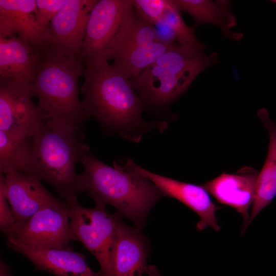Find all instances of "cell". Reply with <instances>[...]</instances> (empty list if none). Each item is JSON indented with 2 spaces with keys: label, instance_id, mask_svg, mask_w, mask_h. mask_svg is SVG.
Returning a JSON list of instances; mask_svg holds the SVG:
<instances>
[{
  "label": "cell",
  "instance_id": "6da1fadb",
  "mask_svg": "<svg viewBox=\"0 0 276 276\" xmlns=\"http://www.w3.org/2000/svg\"><path fill=\"white\" fill-rule=\"evenodd\" d=\"M84 81L80 87L81 101L87 117H93L103 130L139 142L153 129L163 131L165 122H147L145 109L131 79L122 71L103 60L85 65Z\"/></svg>",
  "mask_w": 276,
  "mask_h": 276
},
{
  "label": "cell",
  "instance_id": "7a4b0ae2",
  "mask_svg": "<svg viewBox=\"0 0 276 276\" xmlns=\"http://www.w3.org/2000/svg\"><path fill=\"white\" fill-rule=\"evenodd\" d=\"M80 163L83 167L80 176L84 192L96 203L114 207L140 230L146 224L152 206L164 197L146 177L117 165L112 167L105 164L90 152L89 147Z\"/></svg>",
  "mask_w": 276,
  "mask_h": 276
},
{
  "label": "cell",
  "instance_id": "3957f363",
  "mask_svg": "<svg viewBox=\"0 0 276 276\" xmlns=\"http://www.w3.org/2000/svg\"><path fill=\"white\" fill-rule=\"evenodd\" d=\"M88 148L82 132H71L47 120L32 137L25 173L49 183L68 200L84 192L76 167Z\"/></svg>",
  "mask_w": 276,
  "mask_h": 276
},
{
  "label": "cell",
  "instance_id": "277c9868",
  "mask_svg": "<svg viewBox=\"0 0 276 276\" xmlns=\"http://www.w3.org/2000/svg\"><path fill=\"white\" fill-rule=\"evenodd\" d=\"M85 65L49 48L31 85L38 106L49 120L71 132H82L87 119L79 98L78 81Z\"/></svg>",
  "mask_w": 276,
  "mask_h": 276
},
{
  "label": "cell",
  "instance_id": "5b68a950",
  "mask_svg": "<svg viewBox=\"0 0 276 276\" xmlns=\"http://www.w3.org/2000/svg\"><path fill=\"white\" fill-rule=\"evenodd\" d=\"M218 61L216 52L208 55L203 51L177 45L131 80L145 109H166L202 71Z\"/></svg>",
  "mask_w": 276,
  "mask_h": 276
},
{
  "label": "cell",
  "instance_id": "8992f818",
  "mask_svg": "<svg viewBox=\"0 0 276 276\" xmlns=\"http://www.w3.org/2000/svg\"><path fill=\"white\" fill-rule=\"evenodd\" d=\"M177 45L156 41L154 26L140 17L134 9L122 24L104 59L112 61L113 65L132 79Z\"/></svg>",
  "mask_w": 276,
  "mask_h": 276
},
{
  "label": "cell",
  "instance_id": "52a82bcc",
  "mask_svg": "<svg viewBox=\"0 0 276 276\" xmlns=\"http://www.w3.org/2000/svg\"><path fill=\"white\" fill-rule=\"evenodd\" d=\"M66 201L73 234L97 260L99 271L106 276H112L111 254L117 221L122 215L119 212L109 213L106 205L101 203H96L93 208L84 207L78 202L77 197Z\"/></svg>",
  "mask_w": 276,
  "mask_h": 276
},
{
  "label": "cell",
  "instance_id": "ba28073f",
  "mask_svg": "<svg viewBox=\"0 0 276 276\" xmlns=\"http://www.w3.org/2000/svg\"><path fill=\"white\" fill-rule=\"evenodd\" d=\"M68 210V202L58 198L23 225L14 227L7 238L37 248H67L71 242L78 241L72 231Z\"/></svg>",
  "mask_w": 276,
  "mask_h": 276
},
{
  "label": "cell",
  "instance_id": "9c48e42d",
  "mask_svg": "<svg viewBox=\"0 0 276 276\" xmlns=\"http://www.w3.org/2000/svg\"><path fill=\"white\" fill-rule=\"evenodd\" d=\"M31 85L0 78V130L19 139L32 138L47 120L32 100Z\"/></svg>",
  "mask_w": 276,
  "mask_h": 276
},
{
  "label": "cell",
  "instance_id": "30bf717a",
  "mask_svg": "<svg viewBox=\"0 0 276 276\" xmlns=\"http://www.w3.org/2000/svg\"><path fill=\"white\" fill-rule=\"evenodd\" d=\"M133 9L132 0L98 1L88 21L80 57L85 65L105 60L110 43Z\"/></svg>",
  "mask_w": 276,
  "mask_h": 276
},
{
  "label": "cell",
  "instance_id": "8fae6325",
  "mask_svg": "<svg viewBox=\"0 0 276 276\" xmlns=\"http://www.w3.org/2000/svg\"><path fill=\"white\" fill-rule=\"evenodd\" d=\"M97 0H65L51 21L48 44L56 53L72 59L80 57L88 21Z\"/></svg>",
  "mask_w": 276,
  "mask_h": 276
},
{
  "label": "cell",
  "instance_id": "7c38bea8",
  "mask_svg": "<svg viewBox=\"0 0 276 276\" xmlns=\"http://www.w3.org/2000/svg\"><path fill=\"white\" fill-rule=\"evenodd\" d=\"M125 170L135 171L143 175L153 183L164 196L177 199L193 210L199 217L196 225L199 231L211 227L218 232L221 229L215 215L220 209L212 201L210 194L202 186L180 181L149 171L128 159L120 166Z\"/></svg>",
  "mask_w": 276,
  "mask_h": 276
},
{
  "label": "cell",
  "instance_id": "4fadbf2b",
  "mask_svg": "<svg viewBox=\"0 0 276 276\" xmlns=\"http://www.w3.org/2000/svg\"><path fill=\"white\" fill-rule=\"evenodd\" d=\"M258 173L255 169L245 166L235 174L223 173L202 185L219 203L235 209L242 215V234L249 225V209L255 198Z\"/></svg>",
  "mask_w": 276,
  "mask_h": 276
},
{
  "label": "cell",
  "instance_id": "5bb4252c",
  "mask_svg": "<svg viewBox=\"0 0 276 276\" xmlns=\"http://www.w3.org/2000/svg\"><path fill=\"white\" fill-rule=\"evenodd\" d=\"M7 246L28 258L35 270L55 276H106L88 266L86 257L70 246L65 249H44L7 239Z\"/></svg>",
  "mask_w": 276,
  "mask_h": 276
},
{
  "label": "cell",
  "instance_id": "9a60e30c",
  "mask_svg": "<svg viewBox=\"0 0 276 276\" xmlns=\"http://www.w3.org/2000/svg\"><path fill=\"white\" fill-rule=\"evenodd\" d=\"M123 218L117 221L111 254L112 276H143L148 267V242L140 229L128 226Z\"/></svg>",
  "mask_w": 276,
  "mask_h": 276
},
{
  "label": "cell",
  "instance_id": "2e32d148",
  "mask_svg": "<svg viewBox=\"0 0 276 276\" xmlns=\"http://www.w3.org/2000/svg\"><path fill=\"white\" fill-rule=\"evenodd\" d=\"M48 50H39L19 37H0V78L32 85Z\"/></svg>",
  "mask_w": 276,
  "mask_h": 276
},
{
  "label": "cell",
  "instance_id": "e0dca14e",
  "mask_svg": "<svg viewBox=\"0 0 276 276\" xmlns=\"http://www.w3.org/2000/svg\"><path fill=\"white\" fill-rule=\"evenodd\" d=\"M5 189L15 222L14 227L23 225L58 199L44 188L40 180L25 173L5 174Z\"/></svg>",
  "mask_w": 276,
  "mask_h": 276
},
{
  "label": "cell",
  "instance_id": "ac0fdd59",
  "mask_svg": "<svg viewBox=\"0 0 276 276\" xmlns=\"http://www.w3.org/2000/svg\"><path fill=\"white\" fill-rule=\"evenodd\" d=\"M36 0H0V37L21 38L39 50L50 48L48 35L37 22Z\"/></svg>",
  "mask_w": 276,
  "mask_h": 276
},
{
  "label": "cell",
  "instance_id": "d6986e66",
  "mask_svg": "<svg viewBox=\"0 0 276 276\" xmlns=\"http://www.w3.org/2000/svg\"><path fill=\"white\" fill-rule=\"evenodd\" d=\"M258 116L268 131L269 145L265 163L258 173L249 224L276 196V123L270 118L265 108L259 110Z\"/></svg>",
  "mask_w": 276,
  "mask_h": 276
},
{
  "label": "cell",
  "instance_id": "ffe728a7",
  "mask_svg": "<svg viewBox=\"0 0 276 276\" xmlns=\"http://www.w3.org/2000/svg\"><path fill=\"white\" fill-rule=\"evenodd\" d=\"M179 10L188 13L194 20V27L202 24H212L220 28L224 35L231 39L240 40L243 34L233 32L236 19L231 12L230 2L226 1L173 0Z\"/></svg>",
  "mask_w": 276,
  "mask_h": 276
},
{
  "label": "cell",
  "instance_id": "44dd1931",
  "mask_svg": "<svg viewBox=\"0 0 276 276\" xmlns=\"http://www.w3.org/2000/svg\"><path fill=\"white\" fill-rule=\"evenodd\" d=\"M32 138L19 139L0 130V173H25Z\"/></svg>",
  "mask_w": 276,
  "mask_h": 276
},
{
  "label": "cell",
  "instance_id": "7402d4cb",
  "mask_svg": "<svg viewBox=\"0 0 276 276\" xmlns=\"http://www.w3.org/2000/svg\"><path fill=\"white\" fill-rule=\"evenodd\" d=\"M162 19L169 26L175 41L180 47L203 50L205 45L197 39L194 33L195 27H190L186 24L173 0H170Z\"/></svg>",
  "mask_w": 276,
  "mask_h": 276
},
{
  "label": "cell",
  "instance_id": "603a6c76",
  "mask_svg": "<svg viewBox=\"0 0 276 276\" xmlns=\"http://www.w3.org/2000/svg\"><path fill=\"white\" fill-rule=\"evenodd\" d=\"M170 0H132L136 14L155 25L159 22L166 11Z\"/></svg>",
  "mask_w": 276,
  "mask_h": 276
},
{
  "label": "cell",
  "instance_id": "cb8c5ba5",
  "mask_svg": "<svg viewBox=\"0 0 276 276\" xmlns=\"http://www.w3.org/2000/svg\"><path fill=\"white\" fill-rule=\"evenodd\" d=\"M65 1V0H36V19L40 29L48 35V39L50 23L60 10Z\"/></svg>",
  "mask_w": 276,
  "mask_h": 276
},
{
  "label": "cell",
  "instance_id": "d4e9b609",
  "mask_svg": "<svg viewBox=\"0 0 276 276\" xmlns=\"http://www.w3.org/2000/svg\"><path fill=\"white\" fill-rule=\"evenodd\" d=\"M15 225L5 189V174L0 173V228L7 237Z\"/></svg>",
  "mask_w": 276,
  "mask_h": 276
},
{
  "label": "cell",
  "instance_id": "484cf974",
  "mask_svg": "<svg viewBox=\"0 0 276 276\" xmlns=\"http://www.w3.org/2000/svg\"><path fill=\"white\" fill-rule=\"evenodd\" d=\"M0 276H13L10 266L1 257Z\"/></svg>",
  "mask_w": 276,
  "mask_h": 276
},
{
  "label": "cell",
  "instance_id": "4316f807",
  "mask_svg": "<svg viewBox=\"0 0 276 276\" xmlns=\"http://www.w3.org/2000/svg\"><path fill=\"white\" fill-rule=\"evenodd\" d=\"M146 272L148 276H161L157 267L153 265H148Z\"/></svg>",
  "mask_w": 276,
  "mask_h": 276
},
{
  "label": "cell",
  "instance_id": "83f0119b",
  "mask_svg": "<svg viewBox=\"0 0 276 276\" xmlns=\"http://www.w3.org/2000/svg\"><path fill=\"white\" fill-rule=\"evenodd\" d=\"M274 3H276V1H273Z\"/></svg>",
  "mask_w": 276,
  "mask_h": 276
}]
</instances>
